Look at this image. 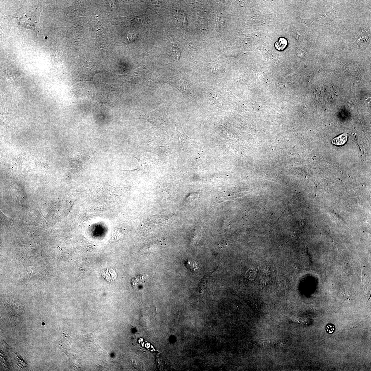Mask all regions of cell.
<instances>
[{
  "label": "cell",
  "mask_w": 371,
  "mask_h": 371,
  "mask_svg": "<svg viewBox=\"0 0 371 371\" xmlns=\"http://www.w3.org/2000/svg\"><path fill=\"white\" fill-rule=\"evenodd\" d=\"M41 10L39 7L30 9L19 18V23L22 27L32 30L37 34L40 28V17Z\"/></svg>",
  "instance_id": "obj_1"
},
{
  "label": "cell",
  "mask_w": 371,
  "mask_h": 371,
  "mask_svg": "<svg viewBox=\"0 0 371 371\" xmlns=\"http://www.w3.org/2000/svg\"><path fill=\"white\" fill-rule=\"evenodd\" d=\"M169 106L166 104H163L155 110L148 112L145 115V117L148 119L154 120H166L167 117Z\"/></svg>",
  "instance_id": "obj_2"
},
{
  "label": "cell",
  "mask_w": 371,
  "mask_h": 371,
  "mask_svg": "<svg viewBox=\"0 0 371 371\" xmlns=\"http://www.w3.org/2000/svg\"><path fill=\"white\" fill-rule=\"evenodd\" d=\"M167 83L177 88L182 93L187 94L190 91L189 85L186 82H178L173 80H168Z\"/></svg>",
  "instance_id": "obj_3"
},
{
  "label": "cell",
  "mask_w": 371,
  "mask_h": 371,
  "mask_svg": "<svg viewBox=\"0 0 371 371\" xmlns=\"http://www.w3.org/2000/svg\"><path fill=\"white\" fill-rule=\"evenodd\" d=\"M174 15V17L175 20L183 25H187L188 24L186 15L182 10H179L177 11Z\"/></svg>",
  "instance_id": "obj_4"
},
{
  "label": "cell",
  "mask_w": 371,
  "mask_h": 371,
  "mask_svg": "<svg viewBox=\"0 0 371 371\" xmlns=\"http://www.w3.org/2000/svg\"><path fill=\"white\" fill-rule=\"evenodd\" d=\"M347 140V134L343 133L334 138L332 140V143L333 144L337 145H342L346 143Z\"/></svg>",
  "instance_id": "obj_5"
},
{
  "label": "cell",
  "mask_w": 371,
  "mask_h": 371,
  "mask_svg": "<svg viewBox=\"0 0 371 371\" xmlns=\"http://www.w3.org/2000/svg\"><path fill=\"white\" fill-rule=\"evenodd\" d=\"M287 44V41L286 39L284 37H280L275 43V47L278 50H283L286 47Z\"/></svg>",
  "instance_id": "obj_6"
},
{
  "label": "cell",
  "mask_w": 371,
  "mask_h": 371,
  "mask_svg": "<svg viewBox=\"0 0 371 371\" xmlns=\"http://www.w3.org/2000/svg\"><path fill=\"white\" fill-rule=\"evenodd\" d=\"M186 265L187 268L190 270L195 271L197 269V266L195 262L190 260H187L186 262Z\"/></svg>",
  "instance_id": "obj_7"
},
{
  "label": "cell",
  "mask_w": 371,
  "mask_h": 371,
  "mask_svg": "<svg viewBox=\"0 0 371 371\" xmlns=\"http://www.w3.org/2000/svg\"><path fill=\"white\" fill-rule=\"evenodd\" d=\"M171 44L172 49L175 52L176 57L178 59L180 57L181 50L178 48L177 44L175 43H172Z\"/></svg>",
  "instance_id": "obj_8"
},
{
  "label": "cell",
  "mask_w": 371,
  "mask_h": 371,
  "mask_svg": "<svg viewBox=\"0 0 371 371\" xmlns=\"http://www.w3.org/2000/svg\"><path fill=\"white\" fill-rule=\"evenodd\" d=\"M326 331L329 334H332L335 331V328L334 325L331 324H328L326 327Z\"/></svg>",
  "instance_id": "obj_9"
},
{
  "label": "cell",
  "mask_w": 371,
  "mask_h": 371,
  "mask_svg": "<svg viewBox=\"0 0 371 371\" xmlns=\"http://www.w3.org/2000/svg\"><path fill=\"white\" fill-rule=\"evenodd\" d=\"M137 36L134 34H129L127 35L126 38L129 42L133 41L136 38Z\"/></svg>",
  "instance_id": "obj_10"
}]
</instances>
